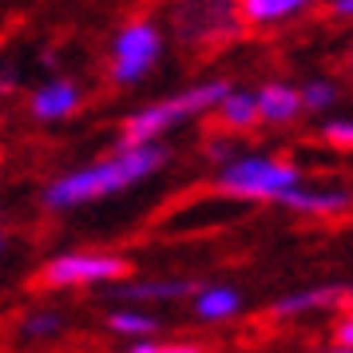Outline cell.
<instances>
[{
  "label": "cell",
  "instance_id": "52a82bcc",
  "mask_svg": "<svg viewBox=\"0 0 353 353\" xmlns=\"http://www.w3.org/2000/svg\"><path fill=\"white\" fill-rule=\"evenodd\" d=\"M199 282L191 278H143V282H128V286L115 290V298H128V302H179L187 294H199Z\"/></svg>",
  "mask_w": 353,
  "mask_h": 353
},
{
  "label": "cell",
  "instance_id": "e0dca14e",
  "mask_svg": "<svg viewBox=\"0 0 353 353\" xmlns=\"http://www.w3.org/2000/svg\"><path fill=\"white\" fill-rule=\"evenodd\" d=\"M321 135L337 147H353V119H330V123L321 128Z\"/></svg>",
  "mask_w": 353,
  "mask_h": 353
},
{
  "label": "cell",
  "instance_id": "5b68a950",
  "mask_svg": "<svg viewBox=\"0 0 353 353\" xmlns=\"http://www.w3.org/2000/svg\"><path fill=\"white\" fill-rule=\"evenodd\" d=\"M163 56V36L155 24H147V20H135L128 28H119V36L112 40V80L115 83H139L151 72V68L159 64Z\"/></svg>",
  "mask_w": 353,
  "mask_h": 353
},
{
  "label": "cell",
  "instance_id": "277c9868",
  "mask_svg": "<svg viewBox=\"0 0 353 353\" xmlns=\"http://www.w3.org/2000/svg\"><path fill=\"white\" fill-rule=\"evenodd\" d=\"M131 270L128 258L103 254V250H68V254L48 258V266L40 270V282L52 290L68 286H99V282H123Z\"/></svg>",
  "mask_w": 353,
  "mask_h": 353
},
{
  "label": "cell",
  "instance_id": "6da1fadb",
  "mask_svg": "<svg viewBox=\"0 0 353 353\" xmlns=\"http://www.w3.org/2000/svg\"><path fill=\"white\" fill-rule=\"evenodd\" d=\"M171 159V151L163 143H143V147H119L115 155H103V159L88 163L72 175H60L56 183H48L44 191V207L48 210H72L83 207V203H99L108 194H119L143 183L159 171L163 163Z\"/></svg>",
  "mask_w": 353,
  "mask_h": 353
},
{
  "label": "cell",
  "instance_id": "d4e9b609",
  "mask_svg": "<svg viewBox=\"0 0 353 353\" xmlns=\"http://www.w3.org/2000/svg\"><path fill=\"white\" fill-rule=\"evenodd\" d=\"M0 250H4V230H0Z\"/></svg>",
  "mask_w": 353,
  "mask_h": 353
},
{
  "label": "cell",
  "instance_id": "cb8c5ba5",
  "mask_svg": "<svg viewBox=\"0 0 353 353\" xmlns=\"http://www.w3.org/2000/svg\"><path fill=\"white\" fill-rule=\"evenodd\" d=\"M325 353H353V350H341V345H337V350H325Z\"/></svg>",
  "mask_w": 353,
  "mask_h": 353
},
{
  "label": "cell",
  "instance_id": "ffe728a7",
  "mask_svg": "<svg viewBox=\"0 0 353 353\" xmlns=\"http://www.w3.org/2000/svg\"><path fill=\"white\" fill-rule=\"evenodd\" d=\"M8 92H17V76H8V72H0V96H8Z\"/></svg>",
  "mask_w": 353,
  "mask_h": 353
},
{
  "label": "cell",
  "instance_id": "ba28073f",
  "mask_svg": "<svg viewBox=\"0 0 353 353\" xmlns=\"http://www.w3.org/2000/svg\"><path fill=\"white\" fill-rule=\"evenodd\" d=\"M254 99H258V119H266V123H290L302 112V96L290 83H266V88L254 92Z\"/></svg>",
  "mask_w": 353,
  "mask_h": 353
},
{
  "label": "cell",
  "instance_id": "8fae6325",
  "mask_svg": "<svg viewBox=\"0 0 353 353\" xmlns=\"http://www.w3.org/2000/svg\"><path fill=\"white\" fill-rule=\"evenodd\" d=\"M214 112H219V119H223L230 131H246V128L258 123V99H254V92H234V88H230V96H226Z\"/></svg>",
  "mask_w": 353,
  "mask_h": 353
},
{
  "label": "cell",
  "instance_id": "9a60e30c",
  "mask_svg": "<svg viewBox=\"0 0 353 353\" xmlns=\"http://www.w3.org/2000/svg\"><path fill=\"white\" fill-rule=\"evenodd\" d=\"M298 96H302L305 112H325L330 103H337V88L330 80H314V83H305Z\"/></svg>",
  "mask_w": 353,
  "mask_h": 353
},
{
  "label": "cell",
  "instance_id": "7c38bea8",
  "mask_svg": "<svg viewBox=\"0 0 353 353\" xmlns=\"http://www.w3.org/2000/svg\"><path fill=\"white\" fill-rule=\"evenodd\" d=\"M341 298V290L337 286H321V290H298V294H286V298H278L274 302V314L278 318H294V314H305V310H321V305H330Z\"/></svg>",
  "mask_w": 353,
  "mask_h": 353
},
{
  "label": "cell",
  "instance_id": "3957f363",
  "mask_svg": "<svg viewBox=\"0 0 353 353\" xmlns=\"http://www.w3.org/2000/svg\"><path fill=\"white\" fill-rule=\"evenodd\" d=\"M219 191L234 199H254V203H282L298 183V167L270 155H239L234 163L219 167Z\"/></svg>",
  "mask_w": 353,
  "mask_h": 353
},
{
  "label": "cell",
  "instance_id": "30bf717a",
  "mask_svg": "<svg viewBox=\"0 0 353 353\" xmlns=\"http://www.w3.org/2000/svg\"><path fill=\"white\" fill-rule=\"evenodd\" d=\"M242 310V294L234 286H203L194 294V314L203 321H223L234 318Z\"/></svg>",
  "mask_w": 353,
  "mask_h": 353
},
{
  "label": "cell",
  "instance_id": "4fadbf2b",
  "mask_svg": "<svg viewBox=\"0 0 353 353\" xmlns=\"http://www.w3.org/2000/svg\"><path fill=\"white\" fill-rule=\"evenodd\" d=\"M305 4L310 0H242V12H246V20H254V24H274V20L294 17Z\"/></svg>",
  "mask_w": 353,
  "mask_h": 353
},
{
  "label": "cell",
  "instance_id": "ac0fdd59",
  "mask_svg": "<svg viewBox=\"0 0 353 353\" xmlns=\"http://www.w3.org/2000/svg\"><path fill=\"white\" fill-rule=\"evenodd\" d=\"M207 155L219 163V167H226V163L239 159V155H234V143H226V139H214V143H207Z\"/></svg>",
  "mask_w": 353,
  "mask_h": 353
},
{
  "label": "cell",
  "instance_id": "9c48e42d",
  "mask_svg": "<svg viewBox=\"0 0 353 353\" xmlns=\"http://www.w3.org/2000/svg\"><path fill=\"white\" fill-rule=\"evenodd\" d=\"M282 207L302 210V214H341V210L353 207V194L350 191H302V187H294L282 199Z\"/></svg>",
  "mask_w": 353,
  "mask_h": 353
},
{
  "label": "cell",
  "instance_id": "d6986e66",
  "mask_svg": "<svg viewBox=\"0 0 353 353\" xmlns=\"http://www.w3.org/2000/svg\"><path fill=\"white\" fill-rule=\"evenodd\" d=\"M337 345H341V350H353V314L337 325Z\"/></svg>",
  "mask_w": 353,
  "mask_h": 353
},
{
  "label": "cell",
  "instance_id": "5bb4252c",
  "mask_svg": "<svg viewBox=\"0 0 353 353\" xmlns=\"http://www.w3.org/2000/svg\"><path fill=\"white\" fill-rule=\"evenodd\" d=\"M108 325H112L115 334L147 337L151 330H159V318H155V314H143V310H112V314H108Z\"/></svg>",
  "mask_w": 353,
  "mask_h": 353
},
{
  "label": "cell",
  "instance_id": "603a6c76",
  "mask_svg": "<svg viewBox=\"0 0 353 353\" xmlns=\"http://www.w3.org/2000/svg\"><path fill=\"white\" fill-rule=\"evenodd\" d=\"M159 353H203V350H194V345H159Z\"/></svg>",
  "mask_w": 353,
  "mask_h": 353
},
{
  "label": "cell",
  "instance_id": "2e32d148",
  "mask_svg": "<svg viewBox=\"0 0 353 353\" xmlns=\"http://www.w3.org/2000/svg\"><path fill=\"white\" fill-rule=\"evenodd\" d=\"M56 330H60V314H48V310L44 314H28L20 321V334L24 337H52Z\"/></svg>",
  "mask_w": 353,
  "mask_h": 353
},
{
  "label": "cell",
  "instance_id": "8992f818",
  "mask_svg": "<svg viewBox=\"0 0 353 353\" xmlns=\"http://www.w3.org/2000/svg\"><path fill=\"white\" fill-rule=\"evenodd\" d=\"M28 112L40 119V123H60L68 115L80 112V88L72 80H48L40 83L28 99Z\"/></svg>",
  "mask_w": 353,
  "mask_h": 353
},
{
  "label": "cell",
  "instance_id": "44dd1931",
  "mask_svg": "<svg viewBox=\"0 0 353 353\" xmlns=\"http://www.w3.org/2000/svg\"><path fill=\"white\" fill-rule=\"evenodd\" d=\"M128 353H159V345H155V341H135Z\"/></svg>",
  "mask_w": 353,
  "mask_h": 353
},
{
  "label": "cell",
  "instance_id": "7a4b0ae2",
  "mask_svg": "<svg viewBox=\"0 0 353 353\" xmlns=\"http://www.w3.org/2000/svg\"><path fill=\"white\" fill-rule=\"evenodd\" d=\"M230 96V83L210 80V83H194L179 96H167L159 103H151L143 112H135L123 119V147H143V143H159V135H167L171 128L187 123L194 115L219 108L223 99Z\"/></svg>",
  "mask_w": 353,
  "mask_h": 353
},
{
  "label": "cell",
  "instance_id": "7402d4cb",
  "mask_svg": "<svg viewBox=\"0 0 353 353\" xmlns=\"http://www.w3.org/2000/svg\"><path fill=\"white\" fill-rule=\"evenodd\" d=\"M334 12L337 17H353V0H334Z\"/></svg>",
  "mask_w": 353,
  "mask_h": 353
}]
</instances>
